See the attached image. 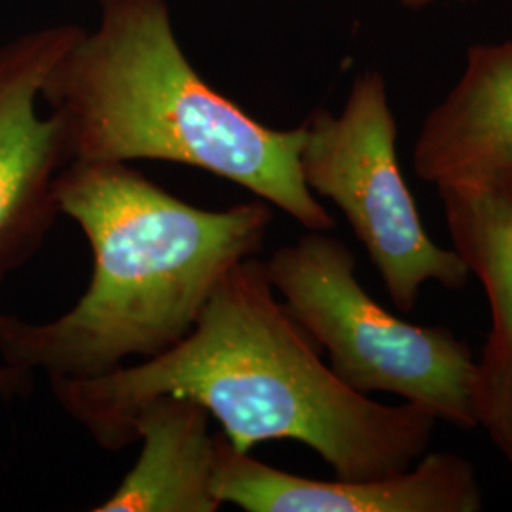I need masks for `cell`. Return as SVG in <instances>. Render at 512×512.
Here are the masks:
<instances>
[{
    "label": "cell",
    "instance_id": "1",
    "mask_svg": "<svg viewBox=\"0 0 512 512\" xmlns=\"http://www.w3.org/2000/svg\"><path fill=\"white\" fill-rule=\"evenodd\" d=\"M50 385L63 410L109 452L135 444L133 421L145 404L175 395L202 404L239 452L296 440L338 478L403 473L427 452L439 421L418 404L378 403L349 389L255 256L222 277L177 346L101 378Z\"/></svg>",
    "mask_w": 512,
    "mask_h": 512
},
{
    "label": "cell",
    "instance_id": "2",
    "mask_svg": "<svg viewBox=\"0 0 512 512\" xmlns=\"http://www.w3.org/2000/svg\"><path fill=\"white\" fill-rule=\"evenodd\" d=\"M55 200L90 241V287L46 323L0 313L4 365L50 382L101 378L129 357L177 346L222 277L260 253L274 220L260 198L224 211L194 207L122 162L65 165Z\"/></svg>",
    "mask_w": 512,
    "mask_h": 512
},
{
    "label": "cell",
    "instance_id": "3",
    "mask_svg": "<svg viewBox=\"0 0 512 512\" xmlns=\"http://www.w3.org/2000/svg\"><path fill=\"white\" fill-rule=\"evenodd\" d=\"M40 97L59 116L71 162L164 160L255 194L310 232L336 220L302 175L306 124L274 129L213 90L183 54L165 0H99Z\"/></svg>",
    "mask_w": 512,
    "mask_h": 512
},
{
    "label": "cell",
    "instance_id": "4",
    "mask_svg": "<svg viewBox=\"0 0 512 512\" xmlns=\"http://www.w3.org/2000/svg\"><path fill=\"white\" fill-rule=\"evenodd\" d=\"M285 308L329 353L349 389L391 393L439 421L476 429V359L446 327H423L380 306L359 283L353 251L310 232L264 262Z\"/></svg>",
    "mask_w": 512,
    "mask_h": 512
},
{
    "label": "cell",
    "instance_id": "5",
    "mask_svg": "<svg viewBox=\"0 0 512 512\" xmlns=\"http://www.w3.org/2000/svg\"><path fill=\"white\" fill-rule=\"evenodd\" d=\"M304 124V181L344 213L393 306L410 313L427 283L463 291L473 275L456 249L427 234L401 171L384 76L359 74L340 114L313 110Z\"/></svg>",
    "mask_w": 512,
    "mask_h": 512
},
{
    "label": "cell",
    "instance_id": "6",
    "mask_svg": "<svg viewBox=\"0 0 512 512\" xmlns=\"http://www.w3.org/2000/svg\"><path fill=\"white\" fill-rule=\"evenodd\" d=\"M78 33L54 25L0 46V283L38 255L61 215L55 179L71 152L59 116H38L37 101Z\"/></svg>",
    "mask_w": 512,
    "mask_h": 512
},
{
    "label": "cell",
    "instance_id": "7",
    "mask_svg": "<svg viewBox=\"0 0 512 512\" xmlns=\"http://www.w3.org/2000/svg\"><path fill=\"white\" fill-rule=\"evenodd\" d=\"M215 494L247 512H478L484 492L459 454H423L410 469L378 478L313 480L239 452L217 437Z\"/></svg>",
    "mask_w": 512,
    "mask_h": 512
},
{
    "label": "cell",
    "instance_id": "8",
    "mask_svg": "<svg viewBox=\"0 0 512 512\" xmlns=\"http://www.w3.org/2000/svg\"><path fill=\"white\" fill-rule=\"evenodd\" d=\"M454 249L482 287L490 330L476 361V427L512 476V167L437 186Z\"/></svg>",
    "mask_w": 512,
    "mask_h": 512
},
{
    "label": "cell",
    "instance_id": "9",
    "mask_svg": "<svg viewBox=\"0 0 512 512\" xmlns=\"http://www.w3.org/2000/svg\"><path fill=\"white\" fill-rule=\"evenodd\" d=\"M512 167V40L467 50L456 86L421 124L414 171L454 183Z\"/></svg>",
    "mask_w": 512,
    "mask_h": 512
},
{
    "label": "cell",
    "instance_id": "10",
    "mask_svg": "<svg viewBox=\"0 0 512 512\" xmlns=\"http://www.w3.org/2000/svg\"><path fill=\"white\" fill-rule=\"evenodd\" d=\"M202 404L162 395L145 404L133 421V439L143 442L139 459L95 512H217V437L209 435Z\"/></svg>",
    "mask_w": 512,
    "mask_h": 512
},
{
    "label": "cell",
    "instance_id": "11",
    "mask_svg": "<svg viewBox=\"0 0 512 512\" xmlns=\"http://www.w3.org/2000/svg\"><path fill=\"white\" fill-rule=\"evenodd\" d=\"M33 389V372L14 368L10 365H0V395L4 399L25 397Z\"/></svg>",
    "mask_w": 512,
    "mask_h": 512
},
{
    "label": "cell",
    "instance_id": "12",
    "mask_svg": "<svg viewBox=\"0 0 512 512\" xmlns=\"http://www.w3.org/2000/svg\"><path fill=\"white\" fill-rule=\"evenodd\" d=\"M397 2L403 4L404 8H408V10H423L437 0H397Z\"/></svg>",
    "mask_w": 512,
    "mask_h": 512
}]
</instances>
